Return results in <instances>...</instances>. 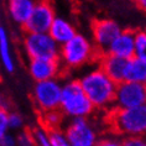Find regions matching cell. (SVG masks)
I'll list each match as a JSON object with an SVG mask.
<instances>
[{"label": "cell", "instance_id": "obj_15", "mask_svg": "<svg viewBox=\"0 0 146 146\" xmlns=\"http://www.w3.org/2000/svg\"><path fill=\"white\" fill-rule=\"evenodd\" d=\"M48 34L52 36V38L61 46L67 41H69L73 36L77 34V31H76V29L72 25V23H69L67 19L56 16L48 29Z\"/></svg>", "mask_w": 146, "mask_h": 146}, {"label": "cell", "instance_id": "obj_25", "mask_svg": "<svg viewBox=\"0 0 146 146\" xmlns=\"http://www.w3.org/2000/svg\"><path fill=\"white\" fill-rule=\"evenodd\" d=\"M123 144L127 146H146V140L144 136H126Z\"/></svg>", "mask_w": 146, "mask_h": 146}, {"label": "cell", "instance_id": "obj_19", "mask_svg": "<svg viewBox=\"0 0 146 146\" xmlns=\"http://www.w3.org/2000/svg\"><path fill=\"white\" fill-rule=\"evenodd\" d=\"M32 140H34V145L38 146H50V137H48V129L45 126L40 125L35 127L31 131Z\"/></svg>", "mask_w": 146, "mask_h": 146}, {"label": "cell", "instance_id": "obj_28", "mask_svg": "<svg viewBox=\"0 0 146 146\" xmlns=\"http://www.w3.org/2000/svg\"><path fill=\"white\" fill-rule=\"evenodd\" d=\"M0 108H4V99H3L1 94H0Z\"/></svg>", "mask_w": 146, "mask_h": 146}, {"label": "cell", "instance_id": "obj_5", "mask_svg": "<svg viewBox=\"0 0 146 146\" xmlns=\"http://www.w3.org/2000/svg\"><path fill=\"white\" fill-rule=\"evenodd\" d=\"M24 50L29 58H58L60 45L48 32H26Z\"/></svg>", "mask_w": 146, "mask_h": 146}, {"label": "cell", "instance_id": "obj_10", "mask_svg": "<svg viewBox=\"0 0 146 146\" xmlns=\"http://www.w3.org/2000/svg\"><path fill=\"white\" fill-rule=\"evenodd\" d=\"M56 17L52 5L47 0H38L27 21L24 24L26 32H48V29Z\"/></svg>", "mask_w": 146, "mask_h": 146}, {"label": "cell", "instance_id": "obj_6", "mask_svg": "<svg viewBox=\"0 0 146 146\" xmlns=\"http://www.w3.org/2000/svg\"><path fill=\"white\" fill-rule=\"evenodd\" d=\"M61 92L62 84L56 78H52L36 82L32 97L36 107L41 111H47L52 109H60Z\"/></svg>", "mask_w": 146, "mask_h": 146}, {"label": "cell", "instance_id": "obj_22", "mask_svg": "<svg viewBox=\"0 0 146 146\" xmlns=\"http://www.w3.org/2000/svg\"><path fill=\"white\" fill-rule=\"evenodd\" d=\"M24 127V118L17 113H9V130L20 131Z\"/></svg>", "mask_w": 146, "mask_h": 146}, {"label": "cell", "instance_id": "obj_20", "mask_svg": "<svg viewBox=\"0 0 146 146\" xmlns=\"http://www.w3.org/2000/svg\"><path fill=\"white\" fill-rule=\"evenodd\" d=\"M135 56L146 60V31H135Z\"/></svg>", "mask_w": 146, "mask_h": 146}, {"label": "cell", "instance_id": "obj_3", "mask_svg": "<svg viewBox=\"0 0 146 146\" xmlns=\"http://www.w3.org/2000/svg\"><path fill=\"white\" fill-rule=\"evenodd\" d=\"M94 105L84 93L79 81L71 79L62 84L60 110L68 118H88Z\"/></svg>", "mask_w": 146, "mask_h": 146}, {"label": "cell", "instance_id": "obj_7", "mask_svg": "<svg viewBox=\"0 0 146 146\" xmlns=\"http://www.w3.org/2000/svg\"><path fill=\"white\" fill-rule=\"evenodd\" d=\"M146 103V84L130 81H121L116 84L115 108H133Z\"/></svg>", "mask_w": 146, "mask_h": 146}, {"label": "cell", "instance_id": "obj_27", "mask_svg": "<svg viewBox=\"0 0 146 146\" xmlns=\"http://www.w3.org/2000/svg\"><path fill=\"white\" fill-rule=\"evenodd\" d=\"M134 1L136 3V5L142 10V11L146 13V0H134Z\"/></svg>", "mask_w": 146, "mask_h": 146}, {"label": "cell", "instance_id": "obj_18", "mask_svg": "<svg viewBox=\"0 0 146 146\" xmlns=\"http://www.w3.org/2000/svg\"><path fill=\"white\" fill-rule=\"evenodd\" d=\"M63 120V114L60 109H52V110L42 111L41 116V125L45 126L46 129H56L60 127Z\"/></svg>", "mask_w": 146, "mask_h": 146}, {"label": "cell", "instance_id": "obj_1", "mask_svg": "<svg viewBox=\"0 0 146 146\" xmlns=\"http://www.w3.org/2000/svg\"><path fill=\"white\" fill-rule=\"evenodd\" d=\"M78 81L94 108L105 109L114 104L118 83L113 81L99 66L89 69Z\"/></svg>", "mask_w": 146, "mask_h": 146}, {"label": "cell", "instance_id": "obj_8", "mask_svg": "<svg viewBox=\"0 0 146 146\" xmlns=\"http://www.w3.org/2000/svg\"><path fill=\"white\" fill-rule=\"evenodd\" d=\"M64 133L69 146H93L98 142L97 131L87 118H73Z\"/></svg>", "mask_w": 146, "mask_h": 146}, {"label": "cell", "instance_id": "obj_4", "mask_svg": "<svg viewBox=\"0 0 146 146\" xmlns=\"http://www.w3.org/2000/svg\"><path fill=\"white\" fill-rule=\"evenodd\" d=\"M109 121L120 135L144 136L146 135V103L133 108H115L110 113Z\"/></svg>", "mask_w": 146, "mask_h": 146}, {"label": "cell", "instance_id": "obj_13", "mask_svg": "<svg viewBox=\"0 0 146 146\" xmlns=\"http://www.w3.org/2000/svg\"><path fill=\"white\" fill-rule=\"evenodd\" d=\"M100 63L99 67L107 73L113 81L119 83L124 81V76H125V68H126V63L127 60L115 54L108 53L105 52L102 54L100 57Z\"/></svg>", "mask_w": 146, "mask_h": 146}, {"label": "cell", "instance_id": "obj_17", "mask_svg": "<svg viewBox=\"0 0 146 146\" xmlns=\"http://www.w3.org/2000/svg\"><path fill=\"white\" fill-rule=\"evenodd\" d=\"M124 81L137 82L146 84V60L133 56L127 60Z\"/></svg>", "mask_w": 146, "mask_h": 146}, {"label": "cell", "instance_id": "obj_24", "mask_svg": "<svg viewBox=\"0 0 146 146\" xmlns=\"http://www.w3.org/2000/svg\"><path fill=\"white\" fill-rule=\"evenodd\" d=\"M16 145H21V146H31V145H34V140H32L31 133L20 130L19 134L16 135Z\"/></svg>", "mask_w": 146, "mask_h": 146}, {"label": "cell", "instance_id": "obj_11", "mask_svg": "<svg viewBox=\"0 0 146 146\" xmlns=\"http://www.w3.org/2000/svg\"><path fill=\"white\" fill-rule=\"evenodd\" d=\"M29 73L35 82L57 78L61 72V62L58 58H30Z\"/></svg>", "mask_w": 146, "mask_h": 146}, {"label": "cell", "instance_id": "obj_14", "mask_svg": "<svg viewBox=\"0 0 146 146\" xmlns=\"http://www.w3.org/2000/svg\"><path fill=\"white\" fill-rule=\"evenodd\" d=\"M37 0H8V13L14 23L23 25L31 15Z\"/></svg>", "mask_w": 146, "mask_h": 146}, {"label": "cell", "instance_id": "obj_9", "mask_svg": "<svg viewBox=\"0 0 146 146\" xmlns=\"http://www.w3.org/2000/svg\"><path fill=\"white\" fill-rule=\"evenodd\" d=\"M123 29L111 19H98L92 24V41L97 50L103 54L107 52L109 45Z\"/></svg>", "mask_w": 146, "mask_h": 146}, {"label": "cell", "instance_id": "obj_21", "mask_svg": "<svg viewBox=\"0 0 146 146\" xmlns=\"http://www.w3.org/2000/svg\"><path fill=\"white\" fill-rule=\"evenodd\" d=\"M48 137H50V146H69L67 135L60 127L48 130Z\"/></svg>", "mask_w": 146, "mask_h": 146}, {"label": "cell", "instance_id": "obj_23", "mask_svg": "<svg viewBox=\"0 0 146 146\" xmlns=\"http://www.w3.org/2000/svg\"><path fill=\"white\" fill-rule=\"evenodd\" d=\"M6 133H9V111L0 108V137Z\"/></svg>", "mask_w": 146, "mask_h": 146}, {"label": "cell", "instance_id": "obj_16", "mask_svg": "<svg viewBox=\"0 0 146 146\" xmlns=\"http://www.w3.org/2000/svg\"><path fill=\"white\" fill-rule=\"evenodd\" d=\"M0 64L9 73L15 71V60H14L11 41L8 30L0 25Z\"/></svg>", "mask_w": 146, "mask_h": 146}, {"label": "cell", "instance_id": "obj_12", "mask_svg": "<svg viewBox=\"0 0 146 146\" xmlns=\"http://www.w3.org/2000/svg\"><path fill=\"white\" fill-rule=\"evenodd\" d=\"M107 52L126 60L135 56V31L121 30L109 45Z\"/></svg>", "mask_w": 146, "mask_h": 146}, {"label": "cell", "instance_id": "obj_2", "mask_svg": "<svg viewBox=\"0 0 146 146\" xmlns=\"http://www.w3.org/2000/svg\"><path fill=\"white\" fill-rule=\"evenodd\" d=\"M97 57V47L93 41L82 34H76L60 46V62L66 68L76 69L89 63Z\"/></svg>", "mask_w": 146, "mask_h": 146}, {"label": "cell", "instance_id": "obj_26", "mask_svg": "<svg viewBox=\"0 0 146 146\" xmlns=\"http://www.w3.org/2000/svg\"><path fill=\"white\" fill-rule=\"evenodd\" d=\"M16 145V137L14 135L6 133L0 137V146H14Z\"/></svg>", "mask_w": 146, "mask_h": 146}]
</instances>
